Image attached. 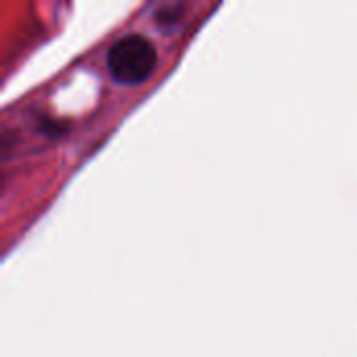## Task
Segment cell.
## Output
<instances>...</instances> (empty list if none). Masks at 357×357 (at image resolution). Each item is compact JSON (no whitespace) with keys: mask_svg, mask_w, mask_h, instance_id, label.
<instances>
[{"mask_svg":"<svg viewBox=\"0 0 357 357\" xmlns=\"http://www.w3.org/2000/svg\"><path fill=\"white\" fill-rule=\"evenodd\" d=\"M157 65V50L142 33H123L107 48L111 77L126 86L144 82Z\"/></svg>","mask_w":357,"mask_h":357,"instance_id":"cell-1","label":"cell"}]
</instances>
